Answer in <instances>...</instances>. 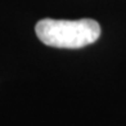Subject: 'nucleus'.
<instances>
[{
  "label": "nucleus",
  "mask_w": 126,
  "mask_h": 126,
  "mask_svg": "<svg viewBox=\"0 0 126 126\" xmlns=\"http://www.w3.org/2000/svg\"><path fill=\"white\" fill-rule=\"evenodd\" d=\"M43 44L53 48L80 49L95 43L100 36V26L90 18L67 21L44 18L35 27Z\"/></svg>",
  "instance_id": "nucleus-1"
}]
</instances>
